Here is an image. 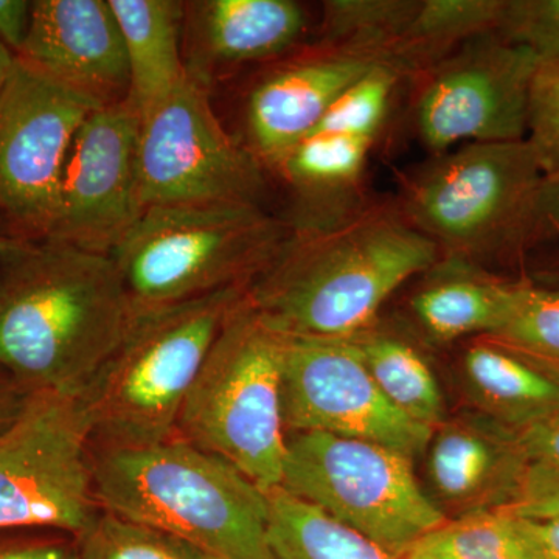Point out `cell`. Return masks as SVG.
I'll list each match as a JSON object with an SVG mask.
<instances>
[{
  "label": "cell",
  "mask_w": 559,
  "mask_h": 559,
  "mask_svg": "<svg viewBox=\"0 0 559 559\" xmlns=\"http://www.w3.org/2000/svg\"><path fill=\"white\" fill-rule=\"evenodd\" d=\"M417 0H329L322 10L323 43L370 51L389 68V51Z\"/></svg>",
  "instance_id": "cell-27"
},
{
  "label": "cell",
  "mask_w": 559,
  "mask_h": 559,
  "mask_svg": "<svg viewBox=\"0 0 559 559\" xmlns=\"http://www.w3.org/2000/svg\"><path fill=\"white\" fill-rule=\"evenodd\" d=\"M280 487L393 559L407 557L448 521L419 487L412 459L371 441L288 432Z\"/></svg>",
  "instance_id": "cell-8"
},
{
  "label": "cell",
  "mask_w": 559,
  "mask_h": 559,
  "mask_svg": "<svg viewBox=\"0 0 559 559\" xmlns=\"http://www.w3.org/2000/svg\"><path fill=\"white\" fill-rule=\"evenodd\" d=\"M409 299L412 319L436 344L492 336L509 318L518 282L469 261L441 257Z\"/></svg>",
  "instance_id": "cell-20"
},
{
  "label": "cell",
  "mask_w": 559,
  "mask_h": 559,
  "mask_svg": "<svg viewBox=\"0 0 559 559\" xmlns=\"http://www.w3.org/2000/svg\"><path fill=\"white\" fill-rule=\"evenodd\" d=\"M499 35L527 47L539 62L559 60V0H503Z\"/></svg>",
  "instance_id": "cell-31"
},
{
  "label": "cell",
  "mask_w": 559,
  "mask_h": 559,
  "mask_svg": "<svg viewBox=\"0 0 559 559\" xmlns=\"http://www.w3.org/2000/svg\"><path fill=\"white\" fill-rule=\"evenodd\" d=\"M11 241L13 238H10L9 235L5 234L2 229H0V259H2L5 250L10 248Z\"/></svg>",
  "instance_id": "cell-42"
},
{
  "label": "cell",
  "mask_w": 559,
  "mask_h": 559,
  "mask_svg": "<svg viewBox=\"0 0 559 559\" xmlns=\"http://www.w3.org/2000/svg\"><path fill=\"white\" fill-rule=\"evenodd\" d=\"M266 168L224 130L204 81L189 72L175 95L142 121V209L176 204L263 205Z\"/></svg>",
  "instance_id": "cell-10"
},
{
  "label": "cell",
  "mask_w": 559,
  "mask_h": 559,
  "mask_svg": "<svg viewBox=\"0 0 559 559\" xmlns=\"http://www.w3.org/2000/svg\"><path fill=\"white\" fill-rule=\"evenodd\" d=\"M130 69L132 108L145 120L189 79L180 50L186 3L176 0H109Z\"/></svg>",
  "instance_id": "cell-21"
},
{
  "label": "cell",
  "mask_w": 559,
  "mask_h": 559,
  "mask_svg": "<svg viewBox=\"0 0 559 559\" xmlns=\"http://www.w3.org/2000/svg\"><path fill=\"white\" fill-rule=\"evenodd\" d=\"M403 559H440L437 557H433V555L428 554V551L421 550V549H414L411 551L407 557H404Z\"/></svg>",
  "instance_id": "cell-41"
},
{
  "label": "cell",
  "mask_w": 559,
  "mask_h": 559,
  "mask_svg": "<svg viewBox=\"0 0 559 559\" xmlns=\"http://www.w3.org/2000/svg\"><path fill=\"white\" fill-rule=\"evenodd\" d=\"M194 57L187 69L200 76L205 66H241L278 60L296 49L308 28L304 7L294 0H204L186 3Z\"/></svg>",
  "instance_id": "cell-19"
},
{
  "label": "cell",
  "mask_w": 559,
  "mask_h": 559,
  "mask_svg": "<svg viewBox=\"0 0 559 559\" xmlns=\"http://www.w3.org/2000/svg\"><path fill=\"white\" fill-rule=\"evenodd\" d=\"M92 452L81 396L31 393L0 432V532L51 528L79 538L102 510Z\"/></svg>",
  "instance_id": "cell-9"
},
{
  "label": "cell",
  "mask_w": 559,
  "mask_h": 559,
  "mask_svg": "<svg viewBox=\"0 0 559 559\" xmlns=\"http://www.w3.org/2000/svg\"><path fill=\"white\" fill-rule=\"evenodd\" d=\"M559 240V175L544 179L538 202V245Z\"/></svg>",
  "instance_id": "cell-36"
},
{
  "label": "cell",
  "mask_w": 559,
  "mask_h": 559,
  "mask_svg": "<svg viewBox=\"0 0 559 559\" xmlns=\"http://www.w3.org/2000/svg\"><path fill=\"white\" fill-rule=\"evenodd\" d=\"M440 259L396 200L371 198L340 223L290 229L250 283L248 300L278 333L347 340L378 322L385 301Z\"/></svg>",
  "instance_id": "cell-2"
},
{
  "label": "cell",
  "mask_w": 559,
  "mask_h": 559,
  "mask_svg": "<svg viewBox=\"0 0 559 559\" xmlns=\"http://www.w3.org/2000/svg\"><path fill=\"white\" fill-rule=\"evenodd\" d=\"M17 57L0 43V94L5 90L7 83H9L11 73H13L14 66H16Z\"/></svg>",
  "instance_id": "cell-40"
},
{
  "label": "cell",
  "mask_w": 559,
  "mask_h": 559,
  "mask_svg": "<svg viewBox=\"0 0 559 559\" xmlns=\"http://www.w3.org/2000/svg\"><path fill=\"white\" fill-rule=\"evenodd\" d=\"M495 340L516 349L559 382V293L520 280L509 318Z\"/></svg>",
  "instance_id": "cell-28"
},
{
  "label": "cell",
  "mask_w": 559,
  "mask_h": 559,
  "mask_svg": "<svg viewBox=\"0 0 559 559\" xmlns=\"http://www.w3.org/2000/svg\"><path fill=\"white\" fill-rule=\"evenodd\" d=\"M32 2L28 0H0V43L20 55L31 28Z\"/></svg>",
  "instance_id": "cell-35"
},
{
  "label": "cell",
  "mask_w": 559,
  "mask_h": 559,
  "mask_svg": "<svg viewBox=\"0 0 559 559\" xmlns=\"http://www.w3.org/2000/svg\"><path fill=\"white\" fill-rule=\"evenodd\" d=\"M374 143L355 132L318 128L286 154L274 171L293 198L290 229L331 226L371 200L364 180Z\"/></svg>",
  "instance_id": "cell-18"
},
{
  "label": "cell",
  "mask_w": 559,
  "mask_h": 559,
  "mask_svg": "<svg viewBox=\"0 0 559 559\" xmlns=\"http://www.w3.org/2000/svg\"><path fill=\"white\" fill-rule=\"evenodd\" d=\"M378 68L389 66L377 55L323 40L280 62L250 91L246 146L266 170H275L341 95Z\"/></svg>",
  "instance_id": "cell-15"
},
{
  "label": "cell",
  "mask_w": 559,
  "mask_h": 559,
  "mask_svg": "<svg viewBox=\"0 0 559 559\" xmlns=\"http://www.w3.org/2000/svg\"><path fill=\"white\" fill-rule=\"evenodd\" d=\"M75 539L81 559H210L170 533L106 510Z\"/></svg>",
  "instance_id": "cell-29"
},
{
  "label": "cell",
  "mask_w": 559,
  "mask_h": 559,
  "mask_svg": "<svg viewBox=\"0 0 559 559\" xmlns=\"http://www.w3.org/2000/svg\"><path fill=\"white\" fill-rule=\"evenodd\" d=\"M134 316L108 253L13 238L0 259V369L28 393L83 395Z\"/></svg>",
  "instance_id": "cell-1"
},
{
  "label": "cell",
  "mask_w": 559,
  "mask_h": 559,
  "mask_svg": "<svg viewBox=\"0 0 559 559\" xmlns=\"http://www.w3.org/2000/svg\"><path fill=\"white\" fill-rule=\"evenodd\" d=\"M0 559H81L72 544L57 539H0Z\"/></svg>",
  "instance_id": "cell-34"
},
{
  "label": "cell",
  "mask_w": 559,
  "mask_h": 559,
  "mask_svg": "<svg viewBox=\"0 0 559 559\" xmlns=\"http://www.w3.org/2000/svg\"><path fill=\"white\" fill-rule=\"evenodd\" d=\"M100 103L17 58L0 94V229L46 237L70 146Z\"/></svg>",
  "instance_id": "cell-12"
},
{
  "label": "cell",
  "mask_w": 559,
  "mask_h": 559,
  "mask_svg": "<svg viewBox=\"0 0 559 559\" xmlns=\"http://www.w3.org/2000/svg\"><path fill=\"white\" fill-rule=\"evenodd\" d=\"M544 179L527 140L466 143L412 171L395 200L441 257L488 270L538 245Z\"/></svg>",
  "instance_id": "cell-4"
},
{
  "label": "cell",
  "mask_w": 559,
  "mask_h": 559,
  "mask_svg": "<svg viewBox=\"0 0 559 559\" xmlns=\"http://www.w3.org/2000/svg\"><path fill=\"white\" fill-rule=\"evenodd\" d=\"M237 286L135 312L127 336L81 395L94 448H140L176 437L180 411L230 311Z\"/></svg>",
  "instance_id": "cell-5"
},
{
  "label": "cell",
  "mask_w": 559,
  "mask_h": 559,
  "mask_svg": "<svg viewBox=\"0 0 559 559\" xmlns=\"http://www.w3.org/2000/svg\"><path fill=\"white\" fill-rule=\"evenodd\" d=\"M289 234L288 221L263 205H157L143 210L110 257L142 312L249 288Z\"/></svg>",
  "instance_id": "cell-6"
},
{
  "label": "cell",
  "mask_w": 559,
  "mask_h": 559,
  "mask_svg": "<svg viewBox=\"0 0 559 559\" xmlns=\"http://www.w3.org/2000/svg\"><path fill=\"white\" fill-rule=\"evenodd\" d=\"M345 341L396 409L433 429L447 419L436 374L409 337L378 320Z\"/></svg>",
  "instance_id": "cell-23"
},
{
  "label": "cell",
  "mask_w": 559,
  "mask_h": 559,
  "mask_svg": "<svg viewBox=\"0 0 559 559\" xmlns=\"http://www.w3.org/2000/svg\"><path fill=\"white\" fill-rule=\"evenodd\" d=\"M502 9L503 0H417L390 49V66L414 81L466 40L498 31Z\"/></svg>",
  "instance_id": "cell-24"
},
{
  "label": "cell",
  "mask_w": 559,
  "mask_h": 559,
  "mask_svg": "<svg viewBox=\"0 0 559 559\" xmlns=\"http://www.w3.org/2000/svg\"><path fill=\"white\" fill-rule=\"evenodd\" d=\"M282 412L286 433L371 441L409 459L436 430L396 409L345 340L283 334Z\"/></svg>",
  "instance_id": "cell-13"
},
{
  "label": "cell",
  "mask_w": 559,
  "mask_h": 559,
  "mask_svg": "<svg viewBox=\"0 0 559 559\" xmlns=\"http://www.w3.org/2000/svg\"><path fill=\"white\" fill-rule=\"evenodd\" d=\"M527 142L546 178L559 175V60L539 62L530 90Z\"/></svg>",
  "instance_id": "cell-30"
},
{
  "label": "cell",
  "mask_w": 559,
  "mask_h": 559,
  "mask_svg": "<svg viewBox=\"0 0 559 559\" xmlns=\"http://www.w3.org/2000/svg\"><path fill=\"white\" fill-rule=\"evenodd\" d=\"M530 535L538 544L546 559H559V520H524Z\"/></svg>",
  "instance_id": "cell-38"
},
{
  "label": "cell",
  "mask_w": 559,
  "mask_h": 559,
  "mask_svg": "<svg viewBox=\"0 0 559 559\" xmlns=\"http://www.w3.org/2000/svg\"><path fill=\"white\" fill-rule=\"evenodd\" d=\"M102 510L170 533L210 559H275L267 491L219 455L173 437L94 448Z\"/></svg>",
  "instance_id": "cell-3"
},
{
  "label": "cell",
  "mask_w": 559,
  "mask_h": 559,
  "mask_svg": "<svg viewBox=\"0 0 559 559\" xmlns=\"http://www.w3.org/2000/svg\"><path fill=\"white\" fill-rule=\"evenodd\" d=\"M506 510L524 520H559V469L530 463L520 495Z\"/></svg>",
  "instance_id": "cell-32"
},
{
  "label": "cell",
  "mask_w": 559,
  "mask_h": 559,
  "mask_svg": "<svg viewBox=\"0 0 559 559\" xmlns=\"http://www.w3.org/2000/svg\"><path fill=\"white\" fill-rule=\"evenodd\" d=\"M520 440L530 463L559 469V412L521 430Z\"/></svg>",
  "instance_id": "cell-33"
},
{
  "label": "cell",
  "mask_w": 559,
  "mask_h": 559,
  "mask_svg": "<svg viewBox=\"0 0 559 559\" xmlns=\"http://www.w3.org/2000/svg\"><path fill=\"white\" fill-rule=\"evenodd\" d=\"M17 58L100 105L130 94L123 38L109 0H35Z\"/></svg>",
  "instance_id": "cell-16"
},
{
  "label": "cell",
  "mask_w": 559,
  "mask_h": 559,
  "mask_svg": "<svg viewBox=\"0 0 559 559\" xmlns=\"http://www.w3.org/2000/svg\"><path fill=\"white\" fill-rule=\"evenodd\" d=\"M535 285L543 286V288L557 290L559 293V255L555 257L549 266L544 267L536 275V280H530Z\"/></svg>",
  "instance_id": "cell-39"
},
{
  "label": "cell",
  "mask_w": 559,
  "mask_h": 559,
  "mask_svg": "<svg viewBox=\"0 0 559 559\" xmlns=\"http://www.w3.org/2000/svg\"><path fill=\"white\" fill-rule=\"evenodd\" d=\"M283 334L245 299L230 311L180 411L176 437L219 455L264 491L286 454Z\"/></svg>",
  "instance_id": "cell-7"
},
{
  "label": "cell",
  "mask_w": 559,
  "mask_h": 559,
  "mask_svg": "<svg viewBox=\"0 0 559 559\" xmlns=\"http://www.w3.org/2000/svg\"><path fill=\"white\" fill-rule=\"evenodd\" d=\"M539 60L498 32L481 33L414 80V123L432 156L466 143L527 139Z\"/></svg>",
  "instance_id": "cell-11"
},
{
  "label": "cell",
  "mask_w": 559,
  "mask_h": 559,
  "mask_svg": "<svg viewBox=\"0 0 559 559\" xmlns=\"http://www.w3.org/2000/svg\"><path fill=\"white\" fill-rule=\"evenodd\" d=\"M31 393L21 388L5 370L0 369V432H3L21 411Z\"/></svg>",
  "instance_id": "cell-37"
},
{
  "label": "cell",
  "mask_w": 559,
  "mask_h": 559,
  "mask_svg": "<svg viewBox=\"0 0 559 559\" xmlns=\"http://www.w3.org/2000/svg\"><path fill=\"white\" fill-rule=\"evenodd\" d=\"M428 450L430 485L447 516L509 509L530 465L520 432L480 412L444 419Z\"/></svg>",
  "instance_id": "cell-17"
},
{
  "label": "cell",
  "mask_w": 559,
  "mask_h": 559,
  "mask_svg": "<svg viewBox=\"0 0 559 559\" xmlns=\"http://www.w3.org/2000/svg\"><path fill=\"white\" fill-rule=\"evenodd\" d=\"M275 559H393L377 544L282 487L267 491Z\"/></svg>",
  "instance_id": "cell-25"
},
{
  "label": "cell",
  "mask_w": 559,
  "mask_h": 559,
  "mask_svg": "<svg viewBox=\"0 0 559 559\" xmlns=\"http://www.w3.org/2000/svg\"><path fill=\"white\" fill-rule=\"evenodd\" d=\"M462 373L477 412L518 432L559 412V382L495 337H474Z\"/></svg>",
  "instance_id": "cell-22"
},
{
  "label": "cell",
  "mask_w": 559,
  "mask_h": 559,
  "mask_svg": "<svg viewBox=\"0 0 559 559\" xmlns=\"http://www.w3.org/2000/svg\"><path fill=\"white\" fill-rule=\"evenodd\" d=\"M418 549L440 559H546L522 518L506 509L452 518Z\"/></svg>",
  "instance_id": "cell-26"
},
{
  "label": "cell",
  "mask_w": 559,
  "mask_h": 559,
  "mask_svg": "<svg viewBox=\"0 0 559 559\" xmlns=\"http://www.w3.org/2000/svg\"><path fill=\"white\" fill-rule=\"evenodd\" d=\"M140 127L142 120L128 98L87 117L70 146L44 238L91 252H114L143 213Z\"/></svg>",
  "instance_id": "cell-14"
}]
</instances>
